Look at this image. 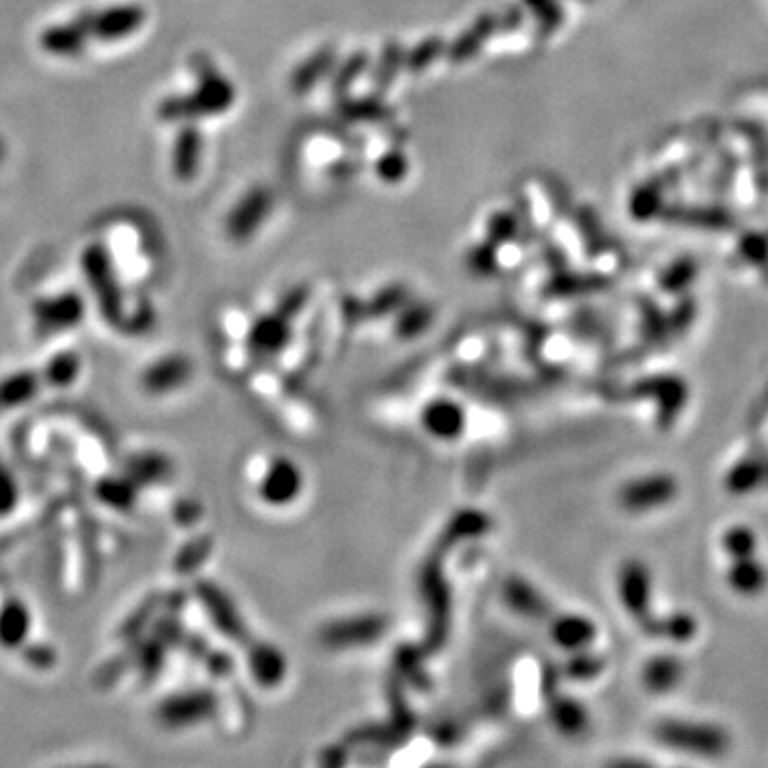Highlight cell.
<instances>
[{
    "mask_svg": "<svg viewBox=\"0 0 768 768\" xmlns=\"http://www.w3.org/2000/svg\"><path fill=\"white\" fill-rule=\"evenodd\" d=\"M664 739L679 747L700 749L704 754H717V751L726 745L722 732L704 728V726H687V724L664 726Z\"/></svg>",
    "mask_w": 768,
    "mask_h": 768,
    "instance_id": "cell-1",
    "label": "cell"
},
{
    "mask_svg": "<svg viewBox=\"0 0 768 768\" xmlns=\"http://www.w3.org/2000/svg\"><path fill=\"white\" fill-rule=\"evenodd\" d=\"M143 22V11L135 5H122V7H111L109 11L101 13L94 22V32L96 37L101 39H122L128 37L131 32H135Z\"/></svg>",
    "mask_w": 768,
    "mask_h": 768,
    "instance_id": "cell-2",
    "label": "cell"
},
{
    "mask_svg": "<svg viewBox=\"0 0 768 768\" xmlns=\"http://www.w3.org/2000/svg\"><path fill=\"white\" fill-rule=\"evenodd\" d=\"M672 491H675V485L670 483V480L666 478H658V480H649V483H638L634 487H628L626 495H623V500H626L628 506H653V504H660L664 500H668Z\"/></svg>",
    "mask_w": 768,
    "mask_h": 768,
    "instance_id": "cell-3",
    "label": "cell"
},
{
    "mask_svg": "<svg viewBox=\"0 0 768 768\" xmlns=\"http://www.w3.org/2000/svg\"><path fill=\"white\" fill-rule=\"evenodd\" d=\"M82 43H84V32L77 26L50 28L43 35L45 50H50L52 54H77Z\"/></svg>",
    "mask_w": 768,
    "mask_h": 768,
    "instance_id": "cell-4",
    "label": "cell"
},
{
    "mask_svg": "<svg viewBox=\"0 0 768 768\" xmlns=\"http://www.w3.org/2000/svg\"><path fill=\"white\" fill-rule=\"evenodd\" d=\"M736 564L730 572V583L743 591V594H754V591L764 587V570L756 566V562H749L747 559H736Z\"/></svg>",
    "mask_w": 768,
    "mask_h": 768,
    "instance_id": "cell-5",
    "label": "cell"
},
{
    "mask_svg": "<svg viewBox=\"0 0 768 768\" xmlns=\"http://www.w3.org/2000/svg\"><path fill=\"white\" fill-rule=\"evenodd\" d=\"M726 551L734 557V559H747L754 555V547H756V538L751 532L743 530V527H736V530H732L728 536H726Z\"/></svg>",
    "mask_w": 768,
    "mask_h": 768,
    "instance_id": "cell-6",
    "label": "cell"
},
{
    "mask_svg": "<svg viewBox=\"0 0 768 768\" xmlns=\"http://www.w3.org/2000/svg\"><path fill=\"white\" fill-rule=\"evenodd\" d=\"M429 425H431V429L440 431L442 436H448L459 425V412H457V408L455 406H448V404H440L436 408H431V412H429Z\"/></svg>",
    "mask_w": 768,
    "mask_h": 768,
    "instance_id": "cell-7",
    "label": "cell"
},
{
    "mask_svg": "<svg viewBox=\"0 0 768 768\" xmlns=\"http://www.w3.org/2000/svg\"><path fill=\"white\" fill-rule=\"evenodd\" d=\"M741 252L745 254V259L754 261V263H762L764 259H768V239L764 235H758V233H749L743 237Z\"/></svg>",
    "mask_w": 768,
    "mask_h": 768,
    "instance_id": "cell-8",
    "label": "cell"
},
{
    "mask_svg": "<svg viewBox=\"0 0 768 768\" xmlns=\"http://www.w3.org/2000/svg\"><path fill=\"white\" fill-rule=\"evenodd\" d=\"M692 278H694V263L692 261H681V263H677L675 267H672V271L666 276V284L672 286V282L677 280L675 286H685Z\"/></svg>",
    "mask_w": 768,
    "mask_h": 768,
    "instance_id": "cell-9",
    "label": "cell"
}]
</instances>
